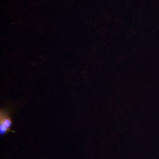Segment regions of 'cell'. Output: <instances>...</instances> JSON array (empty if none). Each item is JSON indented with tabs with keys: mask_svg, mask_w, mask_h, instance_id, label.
<instances>
[{
	"mask_svg": "<svg viewBox=\"0 0 159 159\" xmlns=\"http://www.w3.org/2000/svg\"><path fill=\"white\" fill-rule=\"evenodd\" d=\"M12 121L9 114L5 111H2L0 114V134L1 135L7 133L10 131Z\"/></svg>",
	"mask_w": 159,
	"mask_h": 159,
	"instance_id": "1",
	"label": "cell"
}]
</instances>
